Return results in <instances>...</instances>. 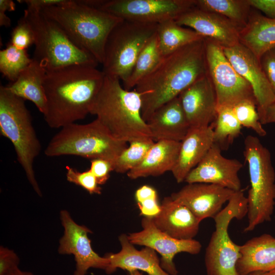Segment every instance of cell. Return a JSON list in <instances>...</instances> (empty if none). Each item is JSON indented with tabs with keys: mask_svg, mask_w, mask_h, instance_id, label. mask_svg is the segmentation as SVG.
<instances>
[{
	"mask_svg": "<svg viewBox=\"0 0 275 275\" xmlns=\"http://www.w3.org/2000/svg\"><path fill=\"white\" fill-rule=\"evenodd\" d=\"M105 74L96 67L73 65L47 70L43 82L46 99L44 118L58 128L84 119L103 84Z\"/></svg>",
	"mask_w": 275,
	"mask_h": 275,
	"instance_id": "1",
	"label": "cell"
},
{
	"mask_svg": "<svg viewBox=\"0 0 275 275\" xmlns=\"http://www.w3.org/2000/svg\"><path fill=\"white\" fill-rule=\"evenodd\" d=\"M205 39L163 56L155 69L135 86L134 90L142 93L141 113L146 122L160 106L178 97L208 73Z\"/></svg>",
	"mask_w": 275,
	"mask_h": 275,
	"instance_id": "2",
	"label": "cell"
},
{
	"mask_svg": "<svg viewBox=\"0 0 275 275\" xmlns=\"http://www.w3.org/2000/svg\"><path fill=\"white\" fill-rule=\"evenodd\" d=\"M117 77L105 75L90 110L116 139L126 143L151 138L142 113V93L127 90ZM152 139V138H151Z\"/></svg>",
	"mask_w": 275,
	"mask_h": 275,
	"instance_id": "3",
	"label": "cell"
},
{
	"mask_svg": "<svg viewBox=\"0 0 275 275\" xmlns=\"http://www.w3.org/2000/svg\"><path fill=\"white\" fill-rule=\"evenodd\" d=\"M55 21L79 48L91 53L101 64L106 39L123 19L99 9L71 0L65 5L51 6L40 11Z\"/></svg>",
	"mask_w": 275,
	"mask_h": 275,
	"instance_id": "4",
	"label": "cell"
},
{
	"mask_svg": "<svg viewBox=\"0 0 275 275\" xmlns=\"http://www.w3.org/2000/svg\"><path fill=\"white\" fill-rule=\"evenodd\" d=\"M24 100L11 93L6 86H1L0 132L12 143L28 180L37 195L42 196L33 168L41 146Z\"/></svg>",
	"mask_w": 275,
	"mask_h": 275,
	"instance_id": "5",
	"label": "cell"
},
{
	"mask_svg": "<svg viewBox=\"0 0 275 275\" xmlns=\"http://www.w3.org/2000/svg\"><path fill=\"white\" fill-rule=\"evenodd\" d=\"M127 143L114 138L96 119L86 124L66 125L55 134L45 149L47 156L76 155L115 162L127 147Z\"/></svg>",
	"mask_w": 275,
	"mask_h": 275,
	"instance_id": "6",
	"label": "cell"
},
{
	"mask_svg": "<svg viewBox=\"0 0 275 275\" xmlns=\"http://www.w3.org/2000/svg\"><path fill=\"white\" fill-rule=\"evenodd\" d=\"M243 155L248 163L251 187L248 192V224L244 232L270 221L275 205V171L271 154L256 136L248 135Z\"/></svg>",
	"mask_w": 275,
	"mask_h": 275,
	"instance_id": "7",
	"label": "cell"
},
{
	"mask_svg": "<svg viewBox=\"0 0 275 275\" xmlns=\"http://www.w3.org/2000/svg\"><path fill=\"white\" fill-rule=\"evenodd\" d=\"M23 16L34 35L32 59L40 62L47 71L73 65L97 67L99 64L91 53L77 46L55 21L40 11L27 8Z\"/></svg>",
	"mask_w": 275,
	"mask_h": 275,
	"instance_id": "8",
	"label": "cell"
},
{
	"mask_svg": "<svg viewBox=\"0 0 275 275\" xmlns=\"http://www.w3.org/2000/svg\"><path fill=\"white\" fill-rule=\"evenodd\" d=\"M158 23L123 19L109 34L104 45L102 71L123 83L129 77L140 53L156 34Z\"/></svg>",
	"mask_w": 275,
	"mask_h": 275,
	"instance_id": "9",
	"label": "cell"
},
{
	"mask_svg": "<svg viewBox=\"0 0 275 275\" xmlns=\"http://www.w3.org/2000/svg\"><path fill=\"white\" fill-rule=\"evenodd\" d=\"M228 202L213 218L215 229L205 255L207 275H239L236 264L240 257V245L231 240L228 227L233 218L241 219L247 214L248 200L240 190L235 191Z\"/></svg>",
	"mask_w": 275,
	"mask_h": 275,
	"instance_id": "10",
	"label": "cell"
},
{
	"mask_svg": "<svg viewBox=\"0 0 275 275\" xmlns=\"http://www.w3.org/2000/svg\"><path fill=\"white\" fill-rule=\"evenodd\" d=\"M205 47L208 74L216 95L217 111L245 101L256 102L251 86L231 65L223 47L208 38L205 39Z\"/></svg>",
	"mask_w": 275,
	"mask_h": 275,
	"instance_id": "11",
	"label": "cell"
},
{
	"mask_svg": "<svg viewBox=\"0 0 275 275\" xmlns=\"http://www.w3.org/2000/svg\"><path fill=\"white\" fill-rule=\"evenodd\" d=\"M195 7V0H104L99 9L123 19L159 23Z\"/></svg>",
	"mask_w": 275,
	"mask_h": 275,
	"instance_id": "12",
	"label": "cell"
},
{
	"mask_svg": "<svg viewBox=\"0 0 275 275\" xmlns=\"http://www.w3.org/2000/svg\"><path fill=\"white\" fill-rule=\"evenodd\" d=\"M60 218L64 231L59 241L58 252L61 254L73 255L75 261L74 275H86L90 268L105 271L109 260L106 256L101 257L93 250L88 237L91 230L75 223L67 210L61 211Z\"/></svg>",
	"mask_w": 275,
	"mask_h": 275,
	"instance_id": "13",
	"label": "cell"
},
{
	"mask_svg": "<svg viewBox=\"0 0 275 275\" xmlns=\"http://www.w3.org/2000/svg\"><path fill=\"white\" fill-rule=\"evenodd\" d=\"M143 229L127 235L133 244L150 248L161 256L160 265L170 275H177L178 270L174 262L175 255L181 252L195 255L200 253L201 243L194 239L181 240L173 238L158 229L152 217H144L141 221Z\"/></svg>",
	"mask_w": 275,
	"mask_h": 275,
	"instance_id": "14",
	"label": "cell"
},
{
	"mask_svg": "<svg viewBox=\"0 0 275 275\" xmlns=\"http://www.w3.org/2000/svg\"><path fill=\"white\" fill-rule=\"evenodd\" d=\"M223 49L236 71L251 86L261 122L267 108L275 102V94L262 69L259 60L241 43Z\"/></svg>",
	"mask_w": 275,
	"mask_h": 275,
	"instance_id": "15",
	"label": "cell"
},
{
	"mask_svg": "<svg viewBox=\"0 0 275 275\" xmlns=\"http://www.w3.org/2000/svg\"><path fill=\"white\" fill-rule=\"evenodd\" d=\"M222 150L213 144L199 163L187 175V183L213 184L233 190H241L238 172L242 164L236 159L226 158Z\"/></svg>",
	"mask_w": 275,
	"mask_h": 275,
	"instance_id": "16",
	"label": "cell"
},
{
	"mask_svg": "<svg viewBox=\"0 0 275 275\" xmlns=\"http://www.w3.org/2000/svg\"><path fill=\"white\" fill-rule=\"evenodd\" d=\"M175 21L181 26L191 28L197 33L214 41L223 48L239 43L241 29L221 15L194 7L177 17Z\"/></svg>",
	"mask_w": 275,
	"mask_h": 275,
	"instance_id": "17",
	"label": "cell"
},
{
	"mask_svg": "<svg viewBox=\"0 0 275 275\" xmlns=\"http://www.w3.org/2000/svg\"><path fill=\"white\" fill-rule=\"evenodd\" d=\"M235 192L216 184L193 183H187L171 197L187 207L201 222L206 218H214Z\"/></svg>",
	"mask_w": 275,
	"mask_h": 275,
	"instance_id": "18",
	"label": "cell"
},
{
	"mask_svg": "<svg viewBox=\"0 0 275 275\" xmlns=\"http://www.w3.org/2000/svg\"><path fill=\"white\" fill-rule=\"evenodd\" d=\"M190 128L210 125L217 116V99L211 80L207 73L179 95Z\"/></svg>",
	"mask_w": 275,
	"mask_h": 275,
	"instance_id": "19",
	"label": "cell"
},
{
	"mask_svg": "<svg viewBox=\"0 0 275 275\" xmlns=\"http://www.w3.org/2000/svg\"><path fill=\"white\" fill-rule=\"evenodd\" d=\"M119 240L121 251L106 255L109 262L105 270L106 273H112L120 268L129 272L141 270L148 275H170L162 268L160 261L153 249L147 246L141 250L136 249L124 234L119 236Z\"/></svg>",
	"mask_w": 275,
	"mask_h": 275,
	"instance_id": "20",
	"label": "cell"
},
{
	"mask_svg": "<svg viewBox=\"0 0 275 275\" xmlns=\"http://www.w3.org/2000/svg\"><path fill=\"white\" fill-rule=\"evenodd\" d=\"M160 211L152 218L155 226L170 236L181 240L192 239L197 234L201 221L184 205L165 197Z\"/></svg>",
	"mask_w": 275,
	"mask_h": 275,
	"instance_id": "21",
	"label": "cell"
},
{
	"mask_svg": "<svg viewBox=\"0 0 275 275\" xmlns=\"http://www.w3.org/2000/svg\"><path fill=\"white\" fill-rule=\"evenodd\" d=\"M147 123L154 142L169 140L181 142L190 129L179 97L155 111Z\"/></svg>",
	"mask_w": 275,
	"mask_h": 275,
	"instance_id": "22",
	"label": "cell"
},
{
	"mask_svg": "<svg viewBox=\"0 0 275 275\" xmlns=\"http://www.w3.org/2000/svg\"><path fill=\"white\" fill-rule=\"evenodd\" d=\"M213 126L190 128L181 145L178 159L172 171L176 181H184L188 173L202 160L214 144Z\"/></svg>",
	"mask_w": 275,
	"mask_h": 275,
	"instance_id": "23",
	"label": "cell"
},
{
	"mask_svg": "<svg viewBox=\"0 0 275 275\" xmlns=\"http://www.w3.org/2000/svg\"><path fill=\"white\" fill-rule=\"evenodd\" d=\"M236 269L239 275L275 269V238L264 234L240 245V257Z\"/></svg>",
	"mask_w": 275,
	"mask_h": 275,
	"instance_id": "24",
	"label": "cell"
},
{
	"mask_svg": "<svg viewBox=\"0 0 275 275\" xmlns=\"http://www.w3.org/2000/svg\"><path fill=\"white\" fill-rule=\"evenodd\" d=\"M181 142L160 140L155 142L142 161L127 173L130 179L157 176L171 171L177 162Z\"/></svg>",
	"mask_w": 275,
	"mask_h": 275,
	"instance_id": "25",
	"label": "cell"
},
{
	"mask_svg": "<svg viewBox=\"0 0 275 275\" xmlns=\"http://www.w3.org/2000/svg\"><path fill=\"white\" fill-rule=\"evenodd\" d=\"M239 41L259 60L275 46V19L251 11L246 24L240 31Z\"/></svg>",
	"mask_w": 275,
	"mask_h": 275,
	"instance_id": "26",
	"label": "cell"
},
{
	"mask_svg": "<svg viewBox=\"0 0 275 275\" xmlns=\"http://www.w3.org/2000/svg\"><path fill=\"white\" fill-rule=\"evenodd\" d=\"M46 72L44 65L32 59L31 63L16 80L6 87L16 96L32 101L44 115L46 108V99L43 82Z\"/></svg>",
	"mask_w": 275,
	"mask_h": 275,
	"instance_id": "27",
	"label": "cell"
},
{
	"mask_svg": "<svg viewBox=\"0 0 275 275\" xmlns=\"http://www.w3.org/2000/svg\"><path fill=\"white\" fill-rule=\"evenodd\" d=\"M156 35L160 49L163 56L205 38L194 30L179 25L174 19H169L158 23Z\"/></svg>",
	"mask_w": 275,
	"mask_h": 275,
	"instance_id": "28",
	"label": "cell"
},
{
	"mask_svg": "<svg viewBox=\"0 0 275 275\" xmlns=\"http://www.w3.org/2000/svg\"><path fill=\"white\" fill-rule=\"evenodd\" d=\"M195 7L226 17L241 29L246 24L251 6L249 0H195Z\"/></svg>",
	"mask_w": 275,
	"mask_h": 275,
	"instance_id": "29",
	"label": "cell"
},
{
	"mask_svg": "<svg viewBox=\"0 0 275 275\" xmlns=\"http://www.w3.org/2000/svg\"><path fill=\"white\" fill-rule=\"evenodd\" d=\"M163 57L156 33L138 56L129 77L123 83L124 88L130 90L135 88L141 80L155 69Z\"/></svg>",
	"mask_w": 275,
	"mask_h": 275,
	"instance_id": "30",
	"label": "cell"
},
{
	"mask_svg": "<svg viewBox=\"0 0 275 275\" xmlns=\"http://www.w3.org/2000/svg\"><path fill=\"white\" fill-rule=\"evenodd\" d=\"M212 124H214V144L222 150H227L241 133L242 126L231 107L218 109L216 117Z\"/></svg>",
	"mask_w": 275,
	"mask_h": 275,
	"instance_id": "31",
	"label": "cell"
},
{
	"mask_svg": "<svg viewBox=\"0 0 275 275\" xmlns=\"http://www.w3.org/2000/svg\"><path fill=\"white\" fill-rule=\"evenodd\" d=\"M26 50L19 49L9 43L0 51V71L4 77L14 82L31 63Z\"/></svg>",
	"mask_w": 275,
	"mask_h": 275,
	"instance_id": "32",
	"label": "cell"
},
{
	"mask_svg": "<svg viewBox=\"0 0 275 275\" xmlns=\"http://www.w3.org/2000/svg\"><path fill=\"white\" fill-rule=\"evenodd\" d=\"M151 138L132 141L116 159L114 171L119 173H127L138 166L143 160L154 143Z\"/></svg>",
	"mask_w": 275,
	"mask_h": 275,
	"instance_id": "33",
	"label": "cell"
},
{
	"mask_svg": "<svg viewBox=\"0 0 275 275\" xmlns=\"http://www.w3.org/2000/svg\"><path fill=\"white\" fill-rule=\"evenodd\" d=\"M232 109L242 127L252 129L260 136L266 135L267 132L260 122L255 101L241 102L233 107Z\"/></svg>",
	"mask_w": 275,
	"mask_h": 275,
	"instance_id": "34",
	"label": "cell"
},
{
	"mask_svg": "<svg viewBox=\"0 0 275 275\" xmlns=\"http://www.w3.org/2000/svg\"><path fill=\"white\" fill-rule=\"evenodd\" d=\"M66 169L68 181L82 187L90 194H101V188L90 170L80 172L68 166L66 167Z\"/></svg>",
	"mask_w": 275,
	"mask_h": 275,
	"instance_id": "35",
	"label": "cell"
},
{
	"mask_svg": "<svg viewBox=\"0 0 275 275\" xmlns=\"http://www.w3.org/2000/svg\"><path fill=\"white\" fill-rule=\"evenodd\" d=\"M34 42L33 31L23 16L13 29L9 43L19 49L26 50L28 47L34 44Z\"/></svg>",
	"mask_w": 275,
	"mask_h": 275,
	"instance_id": "36",
	"label": "cell"
},
{
	"mask_svg": "<svg viewBox=\"0 0 275 275\" xmlns=\"http://www.w3.org/2000/svg\"><path fill=\"white\" fill-rule=\"evenodd\" d=\"M96 177L99 185L104 184L109 178L111 172L114 171L113 163L106 159H91L89 169Z\"/></svg>",
	"mask_w": 275,
	"mask_h": 275,
	"instance_id": "37",
	"label": "cell"
},
{
	"mask_svg": "<svg viewBox=\"0 0 275 275\" xmlns=\"http://www.w3.org/2000/svg\"><path fill=\"white\" fill-rule=\"evenodd\" d=\"M262 69L275 94V46L264 53L259 59Z\"/></svg>",
	"mask_w": 275,
	"mask_h": 275,
	"instance_id": "38",
	"label": "cell"
},
{
	"mask_svg": "<svg viewBox=\"0 0 275 275\" xmlns=\"http://www.w3.org/2000/svg\"><path fill=\"white\" fill-rule=\"evenodd\" d=\"M19 258L11 250L0 248V275H6L13 269L19 267Z\"/></svg>",
	"mask_w": 275,
	"mask_h": 275,
	"instance_id": "39",
	"label": "cell"
},
{
	"mask_svg": "<svg viewBox=\"0 0 275 275\" xmlns=\"http://www.w3.org/2000/svg\"><path fill=\"white\" fill-rule=\"evenodd\" d=\"M157 196L151 197L137 202L140 214L147 217H154L160 211Z\"/></svg>",
	"mask_w": 275,
	"mask_h": 275,
	"instance_id": "40",
	"label": "cell"
},
{
	"mask_svg": "<svg viewBox=\"0 0 275 275\" xmlns=\"http://www.w3.org/2000/svg\"><path fill=\"white\" fill-rule=\"evenodd\" d=\"M18 2L24 3L28 9L40 11L51 6H60L69 4L71 0H19Z\"/></svg>",
	"mask_w": 275,
	"mask_h": 275,
	"instance_id": "41",
	"label": "cell"
},
{
	"mask_svg": "<svg viewBox=\"0 0 275 275\" xmlns=\"http://www.w3.org/2000/svg\"><path fill=\"white\" fill-rule=\"evenodd\" d=\"M251 7L259 10L265 16L275 19V0H249Z\"/></svg>",
	"mask_w": 275,
	"mask_h": 275,
	"instance_id": "42",
	"label": "cell"
},
{
	"mask_svg": "<svg viewBox=\"0 0 275 275\" xmlns=\"http://www.w3.org/2000/svg\"><path fill=\"white\" fill-rule=\"evenodd\" d=\"M261 123L262 125L275 123V102L267 108Z\"/></svg>",
	"mask_w": 275,
	"mask_h": 275,
	"instance_id": "43",
	"label": "cell"
},
{
	"mask_svg": "<svg viewBox=\"0 0 275 275\" xmlns=\"http://www.w3.org/2000/svg\"><path fill=\"white\" fill-rule=\"evenodd\" d=\"M15 3L12 0H0V11H13L15 10Z\"/></svg>",
	"mask_w": 275,
	"mask_h": 275,
	"instance_id": "44",
	"label": "cell"
},
{
	"mask_svg": "<svg viewBox=\"0 0 275 275\" xmlns=\"http://www.w3.org/2000/svg\"><path fill=\"white\" fill-rule=\"evenodd\" d=\"M11 19L6 15V12L0 11V25L9 27L11 26Z\"/></svg>",
	"mask_w": 275,
	"mask_h": 275,
	"instance_id": "45",
	"label": "cell"
},
{
	"mask_svg": "<svg viewBox=\"0 0 275 275\" xmlns=\"http://www.w3.org/2000/svg\"><path fill=\"white\" fill-rule=\"evenodd\" d=\"M6 275H35L32 272L21 270L19 267L10 271Z\"/></svg>",
	"mask_w": 275,
	"mask_h": 275,
	"instance_id": "46",
	"label": "cell"
},
{
	"mask_svg": "<svg viewBox=\"0 0 275 275\" xmlns=\"http://www.w3.org/2000/svg\"><path fill=\"white\" fill-rule=\"evenodd\" d=\"M246 275H275V269L269 271H255Z\"/></svg>",
	"mask_w": 275,
	"mask_h": 275,
	"instance_id": "47",
	"label": "cell"
},
{
	"mask_svg": "<svg viewBox=\"0 0 275 275\" xmlns=\"http://www.w3.org/2000/svg\"><path fill=\"white\" fill-rule=\"evenodd\" d=\"M129 275H143L138 270H134L129 272Z\"/></svg>",
	"mask_w": 275,
	"mask_h": 275,
	"instance_id": "48",
	"label": "cell"
}]
</instances>
